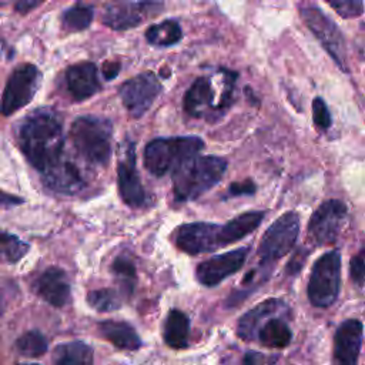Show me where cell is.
<instances>
[{
	"instance_id": "36",
	"label": "cell",
	"mask_w": 365,
	"mask_h": 365,
	"mask_svg": "<svg viewBox=\"0 0 365 365\" xmlns=\"http://www.w3.org/2000/svg\"><path fill=\"white\" fill-rule=\"evenodd\" d=\"M24 202L23 198L17 197V195H13V194H9V192H3L0 191V207H14L17 204H21Z\"/></svg>"
},
{
	"instance_id": "13",
	"label": "cell",
	"mask_w": 365,
	"mask_h": 365,
	"mask_svg": "<svg viewBox=\"0 0 365 365\" xmlns=\"http://www.w3.org/2000/svg\"><path fill=\"white\" fill-rule=\"evenodd\" d=\"M117 181L120 197L124 204L133 208H138L145 204V191L137 170L135 145L133 141H125L123 144L117 164Z\"/></svg>"
},
{
	"instance_id": "5",
	"label": "cell",
	"mask_w": 365,
	"mask_h": 365,
	"mask_svg": "<svg viewBox=\"0 0 365 365\" xmlns=\"http://www.w3.org/2000/svg\"><path fill=\"white\" fill-rule=\"evenodd\" d=\"M111 121L98 115H83L73 121L70 140L76 151L90 164L104 167L111 158Z\"/></svg>"
},
{
	"instance_id": "10",
	"label": "cell",
	"mask_w": 365,
	"mask_h": 365,
	"mask_svg": "<svg viewBox=\"0 0 365 365\" xmlns=\"http://www.w3.org/2000/svg\"><path fill=\"white\" fill-rule=\"evenodd\" d=\"M161 10L160 0H111L103 9L101 21L113 30H128Z\"/></svg>"
},
{
	"instance_id": "15",
	"label": "cell",
	"mask_w": 365,
	"mask_h": 365,
	"mask_svg": "<svg viewBox=\"0 0 365 365\" xmlns=\"http://www.w3.org/2000/svg\"><path fill=\"white\" fill-rule=\"evenodd\" d=\"M248 247L237 248L224 254L214 255L197 267V279L205 287H215L227 277L240 271L247 259Z\"/></svg>"
},
{
	"instance_id": "34",
	"label": "cell",
	"mask_w": 365,
	"mask_h": 365,
	"mask_svg": "<svg viewBox=\"0 0 365 365\" xmlns=\"http://www.w3.org/2000/svg\"><path fill=\"white\" fill-rule=\"evenodd\" d=\"M44 0H16L14 1V9L20 14H27L29 11L37 9Z\"/></svg>"
},
{
	"instance_id": "23",
	"label": "cell",
	"mask_w": 365,
	"mask_h": 365,
	"mask_svg": "<svg viewBox=\"0 0 365 365\" xmlns=\"http://www.w3.org/2000/svg\"><path fill=\"white\" fill-rule=\"evenodd\" d=\"M93 348L81 341H71L57 345L53 352V361L60 365L91 364L94 361Z\"/></svg>"
},
{
	"instance_id": "30",
	"label": "cell",
	"mask_w": 365,
	"mask_h": 365,
	"mask_svg": "<svg viewBox=\"0 0 365 365\" xmlns=\"http://www.w3.org/2000/svg\"><path fill=\"white\" fill-rule=\"evenodd\" d=\"M341 17L352 19L364 13L362 0H325Z\"/></svg>"
},
{
	"instance_id": "4",
	"label": "cell",
	"mask_w": 365,
	"mask_h": 365,
	"mask_svg": "<svg viewBox=\"0 0 365 365\" xmlns=\"http://www.w3.org/2000/svg\"><path fill=\"white\" fill-rule=\"evenodd\" d=\"M227 161L215 155H194L173 173V192L178 202L198 198L220 182Z\"/></svg>"
},
{
	"instance_id": "18",
	"label": "cell",
	"mask_w": 365,
	"mask_h": 365,
	"mask_svg": "<svg viewBox=\"0 0 365 365\" xmlns=\"http://www.w3.org/2000/svg\"><path fill=\"white\" fill-rule=\"evenodd\" d=\"M67 90L76 101H83L93 97L100 90L97 67L91 61L73 64L66 71Z\"/></svg>"
},
{
	"instance_id": "11",
	"label": "cell",
	"mask_w": 365,
	"mask_h": 365,
	"mask_svg": "<svg viewBox=\"0 0 365 365\" xmlns=\"http://www.w3.org/2000/svg\"><path fill=\"white\" fill-rule=\"evenodd\" d=\"M161 90L157 76L153 71H144L125 80L118 88V96L128 114L138 118L150 110Z\"/></svg>"
},
{
	"instance_id": "8",
	"label": "cell",
	"mask_w": 365,
	"mask_h": 365,
	"mask_svg": "<svg viewBox=\"0 0 365 365\" xmlns=\"http://www.w3.org/2000/svg\"><path fill=\"white\" fill-rule=\"evenodd\" d=\"M299 234V217L294 211H288L278 217L264 232L258 257L262 264H271L289 252Z\"/></svg>"
},
{
	"instance_id": "29",
	"label": "cell",
	"mask_w": 365,
	"mask_h": 365,
	"mask_svg": "<svg viewBox=\"0 0 365 365\" xmlns=\"http://www.w3.org/2000/svg\"><path fill=\"white\" fill-rule=\"evenodd\" d=\"M93 16L94 11L90 6H73L67 9L61 16L63 27L68 31H81L90 26Z\"/></svg>"
},
{
	"instance_id": "6",
	"label": "cell",
	"mask_w": 365,
	"mask_h": 365,
	"mask_svg": "<svg viewBox=\"0 0 365 365\" xmlns=\"http://www.w3.org/2000/svg\"><path fill=\"white\" fill-rule=\"evenodd\" d=\"M204 141L197 135L155 138L144 148V165L150 174L163 177L174 173L184 161L198 155Z\"/></svg>"
},
{
	"instance_id": "27",
	"label": "cell",
	"mask_w": 365,
	"mask_h": 365,
	"mask_svg": "<svg viewBox=\"0 0 365 365\" xmlns=\"http://www.w3.org/2000/svg\"><path fill=\"white\" fill-rule=\"evenodd\" d=\"M16 348L21 356L38 358L47 352L48 345H47V339L40 331L31 329L17 338Z\"/></svg>"
},
{
	"instance_id": "17",
	"label": "cell",
	"mask_w": 365,
	"mask_h": 365,
	"mask_svg": "<svg viewBox=\"0 0 365 365\" xmlns=\"http://www.w3.org/2000/svg\"><path fill=\"white\" fill-rule=\"evenodd\" d=\"M364 338V325L358 319L344 321L334 336V361L336 364L354 365L358 361Z\"/></svg>"
},
{
	"instance_id": "32",
	"label": "cell",
	"mask_w": 365,
	"mask_h": 365,
	"mask_svg": "<svg viewBox=\"0 0 365 365\" xmlns=\"http://www.w3.org/2000/svg\"><path fill=\"white\" fill-rule=\"evenodd\" d=\"M312 117H314V123L319 130H327L331 125V114L329 110L325 104V101L321 97L314 98L312 103Z\"/></svg>"
},
{
	"instance_id": "22",
	"label": "cell",
	"mask_w": 365,
	"mask_h": 365,
	"mask_svg": "<svg viewBox=\"0 0 365 365\" xmlns=\"http://www.w3.org/2000/svg\"><path fill=\"white\" fill-rule=\"evenodd\" d=\"M164 342L174 349H182L188 345L190 319L185 312L174 308L167 314L164 322Z\"/></svg>"
},
{
	"instance_id": "19",
	"label": "cell",
	"mask_w": 365,
	"mask_h": 365,
	"mask_svg": "<svg viewBox=\"0 0 365 365\" xmlns=\"http://www.w3.org/2000/svg\"><path fill=\"white\" fill-rule=\"evenodd\" d=\"M41 178L47 188L61 194H76L84 187V178L78 168L64 158L43 173Z\"/></svg>"
},
{
	"instance_id": "33",
	"label": "cell",
	"mask_w": 365,
	"mask_h": 365,
	"mask_svg": "<svg viewBox=\"0 0 365 365\" xmlns=\"http://www.w3.org/2000/svg\"><path fill=\"white\" fill-rule=\"evenodd\" d=\"M255 192V184L251 180L247 181H237L232 182L227 191L228 197H238V195H252Z\"/></svg>"
},
{
	"instance_id": "26",
	"label": "cell",
	"mask_w": 365,
	"mask_h": 365,
	"mask_svg": "<svg viewBox=\"0 0 365 365\" xmlns=\"http://www.w3.org/2000/svg\"><path fill=\"white\" fill-rule=\"evenodd\" d=\"M111 271H113L117 282L120 284L121 289L124 291V294L131 295L134 291L135 279H137L135 264L131 259V257L127 254L118 255L111 265Z\"/></svg>"
},
{
	"instance_id": "9",
	"label": "cell",
	"mask_w": 365,
	"mask_h": 365,
	"mask_svg": "<svg viewBox=\"0 0 365 365\" xmlns=\"http://www.w3.org/2000/svg\"><path fill=\"white\" fill-rule=\"evenodd\" d=\"M41 74L34 64L24 63L10 74L0 100V113L11 115L26 107L36 96Z\"/></svg>"
},
{
	"instance_id": "37",
	"label": "cell",
	"mask_w": 365,
	"mask_h": 365,
	"mask_svg": "<svg viewBox=\"0 0 365 365\" xmlns=\"http://www.w3.org/2000/svg\"><path fill=\"white\" fill-rule=\"evenodd\" d=\"M265 358L262 355H259L258 352H247V355L244 356V362L245 364H257V362H264Z\"/></svg>"
},
{
	"instance_id": "35",
	"label": "cell",
	"mask_w": 365,
	"mask_h": 365,
	"mask_svg": "<svg viewBox=\"0 0 365 365\" xmlns=\"http://www.w3.org/2000/svg\"><path fill=\"white\" fill-rule=\"evenodd\" d=\"M120 67H121V64L118 61H106L103 64V68H101L104 78L111 80V78L117 77V74L120 71Z\"/></svg>"
},
{
	"instance_id": "16",
	"label": "cell",
	"mask_w": 365,
	"mask_h": 365,
	"mask_svg": "<svg viewBox=\"0 0 365 365\" xmlns=\"http://www.w3.org/2000/svg\"><path fill=\"white\" fill-rule=\"evenodd\" d=\"M34 292L47 304L63 308L71 301V285L64 269L58 267H48L44 269L33 284Z\"/></svg>"
},
{
	"instance_id": "7",
	"label": "cell",
	"mask_w": 365,
	"mask_h": 365,
	"mask_svg": "<svg viewBox=\"0 0 365 365\" xmlns=\"http://www.w3.org/2000/svg\"><path fill=\"white\" fill-rule=\"evenodd\" d=\"M341 288V255L338 251H328L321 255L311 271L307 294L314 307H331Z\"/></svg>"
},
{
	"instance_id": "31",
	"label": "cell",
	"mask_w": 365,
	"mask_h": 365,
	"mask_svg": "<svg viewBox=\"0 0 365 365\" xmlns=\"http://www.w3.org/2000/svg\"><path fill=\"white\" fill-rule=\"evenodd\" d=\"M349 274L352 282L362 288L365 284V247L351 258L349 262Z\"/></svg>"
},
{
	"instance_id": "3",
	"label": "cell",
	"mask_w": 365,
	"mask_h": 365,
	"mask_svg": "<svg viewBox=\"0 0 365 365\" xmlns=\"http://www.w3.org/2000/svg\"><path fill=\"white\" fill-rule=\"evenodd\" d=\"M287 304L282 299L269 298L244 314L237 325V335L245 341L257 339L267 348H284L291 342L292 334L285 319Z\"/></svg>"
},
{
	"instance_id": "21",
	"label": "cell",
	"mask_w": 365,
	"mask_h": 365,
	"mask_svg": "<svg viewBox=\"0 0 365 365\" xmlns=\"http://www.w3.org/2000/svg\"><path fill=\"white\" fill-rule=\"evenodd\" d=\"M98 331L115 348L123 351H135L143 345V341L135 329L124 321H103L98 324Z\"/></svg>"
},
{
	"instance_id": "24",
	"label": "cell",
	"mask_w": 365,
	"mask_h": 365,
	"mask_svg": "<svg viewBox=\"0 0 365 365\" xmlns=\"http://www.w3.org/2000/svg\"><path fill=\"white\" fill-rule=\"evenodd\" d=\"M182 37L180 24L175 20H165L153 24L145 30V38L155 47H168L177 44Z\"/></svg>"
},
{
	"instance_id": "12",
	"label": "cell",
	"mask_w": 365,
	"mask_h": 365,
	"mask_svg": "<svg viewBox=\"0 0 365 365\" xmlns=\"http://www.w3.org/2000/svg\"><path fill=\"white\" fill-rule=\"evenodd\" d=\"M346 205L339 200L324 201L311 215L308 237L315 245H328L336 241L346 218Z\"/></svg>"
},
{
	"instance_id": "25",
	"label": "cell",
	"mask_w": 365,
	"mask_h": 365,
	"mask_svg": "<svg viewBox=\"0 0 365 365\" xmlns=\"http://www.w3.org/2000/svg\"><path fill=\"white\" fill-rule=\"evenodd\" d=\"M29 252V244L14 234L0 230V264H14Z\"/></svg>"
},
{
	"instance_id": "2",
	"label": "cell",
	"mask_w": 365,
	"mask_h": 365,
	"mask_svg": "<svg viewBox=\"0 0 365 365\" xmlns=\"http://www.w3.org/2000/svg\"><path fill=\"white\" fill-rule=\"evenodd\" d=\"M257 228L251 212H242L225 224L190 222L175 231V245L190 255L210 252L247 237Z\"/></svg>"
},
{
	"instance_id": "1",
	"label": "cell",
	"mask_w": 365,
	"mask_h": 365,
	"mask_svg": "<svg viewBox=\"0 0 365 365\" xmlns=\"http://www.w3.org/2000/svg\"><path fill=\"white\" fill-rule=\"evenodd\" d=\"M17 144L27 161L46 173L63 158V121L51 108H37L17 125Z\"/></svg>"
},
{
	"instance_id": "28",
	"label": "cell",
	"mask_w": 365,
	"mask_h": 365,
	"mask_svg": "<svg viewBox=\"0 0 365 365\" xmlns=\"http://www.w3.org/2000/svg\"><path fill=\"white\" fill-rule=\"evenodd\" d=\"M87 304L98 312H110L120 308L121 297L113 288H98L87 294Z\"/></svg>"
},
{
	"instance_id": "20",
	"label": "cell",
	"mask_w": 365,
	"mask_h": 365,
	"mask_svg": "<svg viewBox=\"0 0 365 365\" xmlns=\"http://www.w3.org/2000/svg\"><path fill=\"white\" fill-rule=\"evenodd\" d=\"M214 98L215 93L211 80L207 77H200L190 86L184 96V110L190 117L194 118L207 117L211 114V111L218 113Z\"/></svg>"
},
{
	"instance_id": "14",
	"label": "cell",
	"mask_w": 365,
	"mask_h": 365,
	"mask_svg": "<svg viewBox=\"0 0 365 365\" xmlns=\"http://www.w3.org/2000/svg\"><path fill=\"white\" fill-rule=\"evenodd\" d=\"M301 14L307 26L317 36V38L321 41V44L329 53V56L335 60V63L341 67V70L348 71L345 43L338 27L322 11H319L315 7H307L301 10Z\"/></svg>"
}]
</instances>
